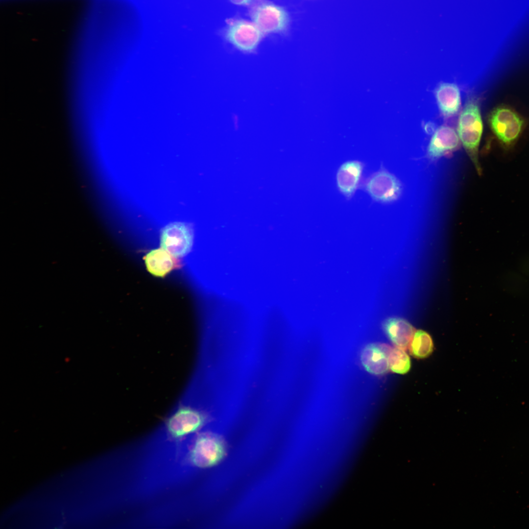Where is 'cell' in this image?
I'll use <instances>...</instances> for the list:
<instances>
[{
    "label": "cell",
    "mask_w": 529,
    "mask_h": 529,
    "mask_svg": "<svg viewBox=\"0 0 529 529\" xmlns=\"http://www.w3.org/2000/svg\"><path fill=\"white\" fill-rule=\"evenodd\" d=\"M174 257L163 248L149 252L144 257L148 271L158 277H164L177 266Z\"/></svg>",
    "instance_id": "obj_14"
},
{
    "label": "cell",
    "mask_w": 529,
    "mask_h": 529,
    "mask_svg": "<svg viewBox=\"0 0 529 529\" xmlns=\"http://www.w3.org/2000/svg\"><path fill=\"white\" fill-rule=\"evenodd\" d=\"M431 336L425 331L418 330L409 343V351L414 357L423 359L429 356L433 350Z\"/></svg>",
    "instance_id": "obj_15"
},
{
    "label": "cell",
    "mask_w": 529,
    "mask_h": 529,
    "mask_svg": "<svg viewBox=\"0 0 529 529\" xmlns=\"http://www.w3.org/2000/svg\"><path fill=\"white\" fill-rule=\"evenodd\" d=\"M489 123L498 140L509 146L520 136L524 126L523 119L515 111L505 106L495 109L491 113Z\"/></svg>",
    "instance_id": "obj_6"
},
{
    "label": "cell",
    "mask_w": 529,
    "mask_h": 529,
    "mask_svg": "<svg viewBox=\"0 0 529 529\" xmlns=\"http://www.w3.org/2000/svg\"><path fill=\"white\" fill-rule=\"evenodd\" d=\"M365 164L360 160H351L342 163L336 174V184L339 193L350 200L361 188Z\"/></svg>",
    "instance_id": "obj_9"
},
{
    "label": "cell",
    "mask_w": 529,
    "mask_h": 529,
    "mask_svg": "<svg viewBox=\"0 0 529 529\" xmlns=\"http://www.w3.org/2000/svg\"><path fill=\"white\" fill-rule=\"evenodd\" d=\"M361 188L372 200L381 204L395 201L402 192L401 184L397 178L382 167L363 180Z\"/></svg>",
    "instance_id": "obj_4"
},
{
    "label": "cell",
    "mask_w": 529,
    "mask_h": 529,
    "mask_svg": "<svg viewBox=\"0 0 529 529\" xmlns=\"http://www.w3.org/2000/svg\"><path fill=\"white\" fill-rule=\"evenodd\" d=\"M389 368L396 373L404 374L410 368V361L404 349L396 347L392 348L389 358Z\"/></svg>",
    "instance_id": "obj_16"
},
{
    "label": "cell",
    "mask_w": 529,
    "mask_h": 529,
    "mask_svg": "<svg viewBox=\"0 0 529 529\" xmlns=\"http://www.w3.org/2000/svg\"><path fill=\"white\" fill-rule=\"evenodd\" d=\"M459 141L458 136L452 128L441 126L435 131L431 139L428 154L431 158H438L457 149Z\"/></svg>",
    "instance_id": "obj_11"
},
{
    "label": "cell",
    "mask_w": 529,
    "mask_h": 529,
    "mask_svg": "<svg viewBox=\"0 0 529 529\" xmlns=\"http://www.w3.org/2000/svg\"><path fill=\"white\" fill-rule=\"evenodd\" d=\"M439 108L445 116L456 114L460 105V93L457 86L451 83H441L435 92Z\"/></svg>",
    "instance_id": "obj_12"
},
{
    "label": "cell",
    "mask_w": 529,
    "mask_h": 529,
    "mask_svg": "<svg viewBox=\"0 0 529 529\" xmlns=\"http://www.w3.org/2000/svg\"><path fill=\"white\" fill-rule=\"evenodd\" d=\"M226 453L223 439L215 433L205 432L196 437L188 452L187 459L195 467L208 468L219 463Z\"/></svg>",
    "instance_id": "obj_2"
},
{
    "label": "cell",
    "mask_w": 529,
    "mask_h": 529,
    "mask_svg": "<svg viewBox=\"0 0 529 529\" xmlns=\"http://www.w3.org/2000/svg\"><path fill=\"white\" fill-rule=\"evenodd\" d=\"M392 348L385 344L373 343L363 349L361 362L365 370L374 375L385 373L389 368V358Z\"/></svg>",
    "instance_id": "obj_10"
},
{
    "label": "cell",
    "mask_w": 529,
    "mask_h": 529,
    "mask_svg": "<svg viewBox=\"0 0 529 529\" xmlns=\"http://www.w3.org/2000/svg\"><path fill=\"white\" fill-rule=\"evenodd\" d=\"M205 421L202 411L183 400L166 419L165 428L169 437L179 440L198 431Z\"/></svg>",
    "instance_id": "obj_3"
},
{
    "label": "cell",
    "mask_w": 529,
    "mask_h": 529,
    "mask_svg": "<svg viewBox=\"0 0 529 529\" xmlns=\"http://www.w3.org/2000/svg\"><path fill=\"white\" fill-rule=\"evenodd\" d=\"M193 240L191 227L182 222L167 225L161 234V245L174 257H182L191 250Z\"/></svg>",
    "instance_id": "obj_8"
},
{
    "label": "cell",
    "mask_w": 529,
    "mask_h": 529,
    "mask_svg": "<svg viewBox=\"0 0 529 529\" xmlns=\"http://www.w3.org/2000/svg\"><path fill=\"white\" fill-rule=\"evenodd\" d=\"M385 331L396 347L406 349L415 332L413 327L404 319L391 318L384 323Z\"/></svg>",
    "instance_id": "obj_13"
},
{
    "label": "cell",
    "mask_w": 529,
    "mask_h": 529,
    "mask_svg": "<svg viewBox=\"0 0 529 529\" xmlns=\"http://www.w3.org/2000/svg\"><path fill=\"white\" fill-rule=\"evenodd\" d=\"M483 131V124L478 102L469 100L461 112L458 123V136L479 172L478 149Z\"/></svg>",
    "instance_id": "obj_1"
},
{
    "label": "cell",
    "mask_w": 529,
    "mask_h": 529,
    "mask_svg": "<svg viewBox=\"0 0 529 529\" xmlns=\"http://www.w3.org/2000/svg\"><path fill=\"white\" fill-rule=\"evenodd\" d=\"M232 3L238 5H247L252 3L254 0H229Z\"/></svg>",
    "instance_id": "obj_17"
},
{
    "label": "cell",
    "mask_w": 529,
    "mask_h": 529,
    "mask_svg": "<svg viewBox=\"0 0 529 529\" xmlns=\"http://www.w3.org/2000/svg\"><path fill=\"white\" fill-rule=\"evenodd\" d=\"M223 35L229 43L240 51L252 53L256 50L264 33L253 23L235 19L228 23Z\"/></svg>",
    "instance_id": "obj_7"
},
{
    "label": "cell",
    "mask_w": 529,
    "mask_h": 529,
    "mask_svg": "<svg viewBox=\"0 0 529 529\" xmlns=\"http://www.w3.org/2000/svg\"><path fill=\"white\" fill-rule=\"evenodd\" d=\"M250 16L253 23L264 33H285L289 27L290 17L287 10L271 2H260L252 7Z\"/></svg>",
    "instance_id": "obj_5"
}]
</instances>
